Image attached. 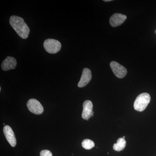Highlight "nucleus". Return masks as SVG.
I'll use <instances>...</instances> for the list:
<instances>
[{
	"label": "nucleus",
	"instance_id": "f257e3e1",
	"mask_svg": "<svg viewBox=\"0 0 156 156\" xmlns=\"http://www.w3.org/2000/svg\"><path fill=\"white\" fill-rule=\"evenodd\" d=\"M10 23L21 38H27L30 30L24 20L18 16H12L10 17Z\"/></svg>",
	"mask_w": 156,
	"mask_h": 156
},
{
	"label": "nucleus",
	"instance_id": "f03ea898",
	"mask_svg": "<svg viewBox=\"0 0 156 156\" xmlns=\"http://www.w3.org/2000/svg\"><path fill=\"white\" fill-rule=\"evenodd\" d=\"M151 96L148 93H143L137 96L134 102L135 110L138 112L144 111L151 101Z\"/></svg>",
	"mask_w": 156,
	"mask_h": 156
},
{
	"label": "nucleus",
	"instance_id": "7ed1b4c3",
	"mask_svg": "<svg viewBox=\"0 0 156 156\" xmlns=\"http://www.w3.org/2000/svg\"><path fill=\"white\" fill-rule=\"evenodd\" d=\"M61 47L60 42L55 39H47L44 43V47L45 50L51 54L58 53L61 49Z\"/></svg>",
	"mask_w": 156,
	"mask_h": 156
},
{
	"label": "nucleus",
	"instance_id": "20e7f679",
	"mask_svg": "<svg viewBox=\"0 0 156 156\" xmlns=\"http://www.w3.org/2000/svg\"><path fill=\"white\" fill-rule=\"evenodd\" d=\"M27 106L29 110L36 115H41L44 111L41 104L37 99L32 98L27 101Z\"/></svg>",
	"mask_w": 156,
	"mask_h": 156
},
{
	"label": "nucleus",
	"instance_id": "39448f33",
	"mask_svg": "<svg viewBox=\"0 0 156 156\" xmlns=\"http://www.w3.org/2000/svg\"><path fill=\"white\" fill-rule=\"evenodd\" d=\"M110 67L117 77L122 79L125 77L127 74V70L126 68L116 62L112 61L110 63Z\"/></svg>",
	"mask_w": 156,
	"mask_h": 156
},
{
	"label": "nucleus",
	"instance_id": "423d86ee",
	"mask_svg": "<svg viewBox=\"0 0 156 156\" xmlns=\"http://www.w3.org/2000/svg\"><path fill=\"white\" fill-rule=\"evenodd\" d=\"M93 109V104L91 101L87 100L84 101L83 104V111L82 117L83 119L88 120L92 117L94 114Z\"/></svg>",
	"mask_w": 156,
	"mask_h": 156
},
{
	"label": "nucleus",
	"instance_id": "0eeeda50",
	"mask_svg": "<svg viewBox=\"0 0 156 156\" xmlns=\"http://www.w3.org/2000/svg\"><path fill=\"white\" fill-rule=\"evenodd\" d=\"M3 132L6 139L12 147H14L17 144L16 137L13 130L9 126H5L3 129Z\"/></svg>",
	"mask_w": 156,
	"mask_h": 156
},
{
	"label": "nucleus",
	"instance_id": "6e6552de",
	"mask_svg": "<svg viewBox=\"0 0 156 156\" xmlns=\"http://www.w3.org/2000/svg\"><path fill=\"white\" fill-rule=\"evenodd\" d=\"M92 75L91 70L88 68H84L83 70L82 76L80 82L78 83V86L80 88L86 87L92 79Z\"/></svg>",
	"mask_w": 156,
	"mask_h": 156
},
{
	"label": "nucleus",
	"instance_id": "1a4fd4ad",
	"mask_svg": "<svg viewBox=\"0 0 156 156\" xmlns=\"http://www.w3.org/2000/svg\"><path fill=\"white\" fill-rule=\"evenodd\" d=\"M126 19V15L116 13L112 15L110 18V24L112 27H117L122 24Z\"/></svg>",
	"mask_w": 156,
	"mask_h": 156
},
{
	"label": "nucleus",
	"instance_id": "9d476101",
	"mask_svg": "<svg viewBox=\"0 0 156 156\" xmlns=\"http://www.w3.org/2000/svg\"><path fill=\"white\" fill-rule=\"evenodd\" d=\"M17 64V60L15 58L11 56H8L2 63V69L5 71L14 69L16 68Z\"/></svg>",
	"mask_w": 156,
	"mask_h": 156
},
{
	"label": "nucleus",
	"instance_id": "9b49d317",
	"mask_svg": "<svg viewBox=\"0 0 156 156\" xmlns=\"http://www.w3.org/2000/svg\"><path fill=\"white\" fill-rule=\"evenodd\" d=\"M126 140L123 137H120L117 140V143L113 145V149L117 151H120L123 150L126 147Z\"/></svg>",
	"mask_w": 156,
	"mask_h": 156
},
{
	"label": "nucleus",
	"instance_id": "f8f14e48",
	"mask_svg": "<svg viewBox=\"0 0 156 156\" xmlns=\"http://www.w3.org/2000/svg\"><path fill=\"white\" fill-rule=\"evenodd\" d=\"M82 147L86 150H90L95 147V143L90 139H86L82 143Z\"/></svg>",
	"mask_w": 156,
	"mask_h": 156
},
{
	"label": "nucleus",
	"instance_id": "ddd939ff",
	"mask_svg": "<svg viewBox=\"0 0 156 156\" xmlns=\"http://www.w3.org/2000/svg\"><path fill=\"white\" fill-rule=\"evenodd\" d=\"M40 156H53V155L50 151L44 150L40 153Z\"/></svg>",
	"mask_w": 156,
	"mask_h": 156
},
{
	"label": "nucleus",
	"instance_id": "4468645a",
	"mask_svg": "<svg viewBox=\"0 0 156 156\" xmlns=\"http://www.w3.org/2000/svg\"><path fill=\"white\" fill-rule=\"evenodd\" d=\"M104 2H110V1H112V0H105V1H104Z\"/></svg>",
	"mask_w": 156,
	"mask_h": 156
},
{
	"label": "nucleus",
	"instance_id": "2eb2a0df",
	"mask_svg": "<svg viewBox=\"0 0 156 156\" xmlns=\"http://www.w3.org/2000/svg\"><path fill=\"white\" fill-rule=\"evenodd\" d=\"M123 138H125V136H123Z\"/></svg>",
	"mask_w": 156,
	"mask_h": 156
}]
</instances>
